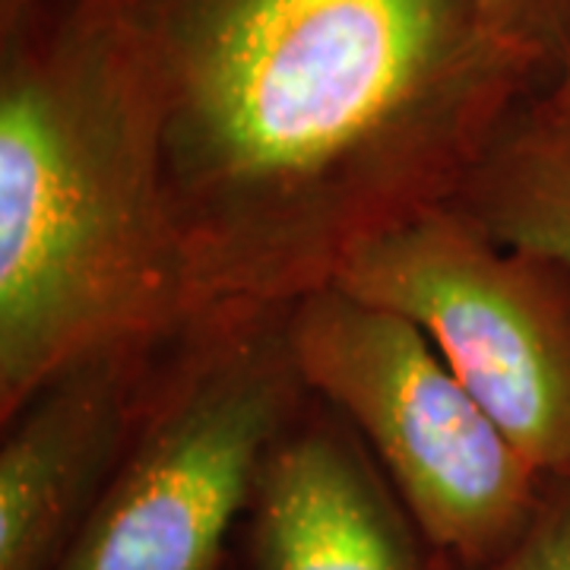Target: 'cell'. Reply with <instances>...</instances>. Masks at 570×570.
I'll list each match as a JSON object with an SVG mask.
<instances>
[{"instance_id": "cell-1", "label": "cell", "mask_w": 570, "mask_h": 570, "mask_svg": "<svg viewBox=\"0 0 570 570\" xmlns=\"http://www.w3.org/2000/svg\"><path fill=\"white\" fill-rule=\"evenodd\" d=\"M153 121L206 314L292 305L456 200L558 82L466 0H99Z\"/></svg>"}, {"instance_id": "cell-2", "label": "cell", "mask_w": 570, "mask_h": 570, "mask_svg": "<svg viewBox=\"0 0 570 570\" xmlns=\"http://www.w3.org/2000/svg\"><path fill=\"white\" fill-rule=\"evenodd\" d=\"M200 317L115 22L41 0L0 32V422L70 362Z\"/></svg>"}, {"instance_id": "cell-3", "label": "cell", "mask_w": 570, "mask_h": 570, "mask_svg": "<svg viewBox=\"0 0 570 570\" xmlns=\"http://www.w3.org/2000/svg\"><path fill=\"white\" fill-rule=\"evenodd\" d=\"M288 307H219L175 340L102 501L55 570H219L307 393Z\"/></svg>"}, {"instance_id": "cell-4", "label": "cell", "mask_w": 570, "mask_h": 570, "mask_svg": "<svg viewBox=\"0 0 570 570\" xmlns=\"http://www.w3.org/2000/svg\"><path fill=\"white\" fill-rule=\"evenodd\" d=\"M307 393L365 444L434 554L485 561L527 527L546 475L403 314L340 285L288 307Z\"/></svg>"}, {"instance_id": "cell-5", "label": "cell", "mask_w": 570, "mask_h": 570, "mask_svg": "<svg viewBox=\"0 0 570 570\" xmlns=\"http://www.w3.org/2000/svg\"><path fill=\"white\" fill-rule=\"evenodd\" d=\"M330 285L403 314L546 479H570V269L431 206L355 250Z\"/></svg>"}, {"instance_id": "cell-6", "label": "cell", "mask_w": 570, "mask_h": 570, "mask_svg": "<svg viewBox=\"0 0 570 570\" xmlns=\"http://www.w3.org/2000/svg\"><path fill=\"white\" fill-rule=\"evenodd\" d=\"M175 340L70 362L0 422V570L61 564L121 466Z\"/></svg>"}, {"instance_id": "cell-7", "label": "cell", "mask_w": 570, "mask_h": 570, "mask_svg": "<svg viewBox=\"0 0 570 570\" xmlns=\"http://www.w3.org/2000/svg\"><path fill=\"white\" fill-rule=\"evenodd\" d=\"M238 532L245 570H438L374 456L314 396L269 450Z\"/></svg>"}, {"instance_id": "cell-8", "label": "cell", "mask_w": 570, "mask_h": 570, "mask_svg": "<svg viewBox=\"0 0 570 570\" xmlns=\"http://www.w3.org/2000/svg\"><path fill=\"white\" fill-rule=\"evenodd\" d=\"M450 204L570 269V86L532 96Z\"/></svg>"}, {"instance_id": "cell-9", "label": "cell", "mask_w": 570, "mask_h": 570, "mask_svg": "<svg viewBox=\"0 0 570 570\" xmlns=\"http://www.w3.org/2000/svg\"><path fill=\"white\" fill-rule=\"evenodd\" d=\"M501 45L549 82L570 73V0H466Z\"/></svg>"}, {"instance_id": "cell-10", "label": "cell", "mask_w": 570, "mask_h": 570, "mask_svg": "<svg viewBox=\"0 0 570 570\" xmlns=\"http://www.w3.org/2000/svg\"><path fill=\"white\" fill-rule=\"evenodd\" d=\"M438 558V570H570V479H546L527 527L485 561Z\"/></svg>"}, {"instance_id": "cell-11", "label": "cell", "mask_w": 570, "mask_h": 570, "mask_svg": "<svg viewBox=\"0 0 570 570\" xmlns=\"http://www.w3.org/2000/svg\"><path fill=\"white\" fill-rule=\"evenodd\" d=\"M41 0H0V32L13 29L17 22H22Z\"/></svg>"}, {"instance_id": "cell-12", "label": "cell", "mask_w": 570, "mask_h": 570, "mask_svg": "<svg viewBox=\"0 0 570 570\" xmlns=\"http://www.w3.org/2000/svg\"><path fill=\"white\" fill-rule=\"evenodd\" d=\"M561 82H564V86H570V73H568V77H564V80H561Z\"/></svg>"}]
</instances>
